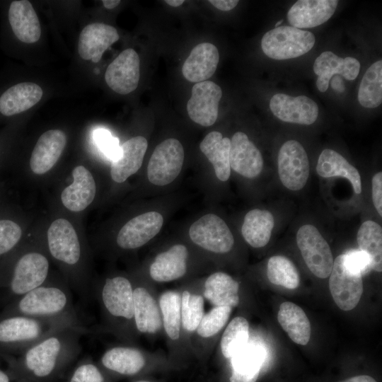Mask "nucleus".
<instances>
[{"label": "nucleus", "mask_w": 382, "mask_h": 382, "mask_svg": "<svg viewBox=\"0 0 382 382\" xmlns=\"http://www.w3.org/2000/svg\"><path fill=\"white\" fill-rule=\"evenodd\" d=\"M73 183L61 194L63 205L74 212H81L93 201L96 192L94 178L83 166H77L72 170Z\"/></svg>", "instance_id": "obj_24"}, {"label": "nucleus", "mask_w": 382, "mask_h": 382, "mask_svg": "<svg viewBox=\"0 0 382 382\" xmlns=\"http://www.w3.org/2000/svg\"><path fill=\"white\" fill-rule=\"evenodd\" d=\"M296 241L309 270L318 278L328 277L334 258L328 243L318 228L311 224L301 226L296 232Z\"/></svg>", "instance_id": "obj_7"}, {"label": "nucleus", "mask_w": 382, "mask_h": 382, "mask_svg": "<svg viewBox=\"0 0 382 382\" xmlns=\"http://www.w3.org/2000/svg\"><path fill=\"white\" fill-rule=\"evenodd\" d=\"M185 158L184 149L176 139H167L154 149L147 166L150 183L158 186L171 183L180 174Z\"/></svg>", "instance_id": "obj_10"}, {"label": "nucleus", "mask_w": 382, "mask_h": 382, "mask_svg": "<svg viewBox=\"0 0 382 382\" xmlns=\"http://www.w3.org/2000/svg\"><path fill=\"white\" fill-rule=\"evenodd\" d=\"M371 196L373 204L380 216H382V172H377L371 179Z\"/></svg>", "instance_id": "obj_47"}, {"label": "nucleus", "mask_w": 382, "mask_h": 382, "mask_svg": "<svg viewBox=\"0 0 382 382\" xmlns=\"http://www.w3.org/2000/svg\"><path fill=\"white\" fill-rule=\"evenodd\" d=\"M231 139L217 131L207 134L199 144L201 151L212 164L216 178L227 181L231 175L229 161Z\"/></svg>", "instance_id": "obj_30"}, {"label": "nucleus", "mask_w": 382, "mask_h": 382, "mask_svg": "<svg viewBox=\"0 0 382 382\" xmlns=\"http://www.w3.org/2000/svg\"><path fill=\"white\" fill-rule=\"evenodd\" d=\"M165 2L173 7H178L184 3V0H166Z\"/></svg>", "instance_id": "obj_52"}, {"label": "nucleus", "mask_w": 382, "mask_h": 382, "mask_svg": "<svg viewBox=\"0 0 382 382\" xmlns=\"http://www.w3.org/2000/svg\"><path fill=\"white\" fill-rule=\"evenodd\" d=\"M359 250L369 260L370 268L378 272L382 271V227L373 221L366 220L359 226L357 233Z\"/></svg>", "instance_id": "obj_35"}, {"label": "nucleus", "mask_w": 382, "mask_h": 382, "mask_svg": "<svg viewBox=\"0 0 382 382\" xmlns=\"http://www.w3.org/2000/svg\"><path fill=\"white\" fill-rule=\"evenodd\" d=\"M101 364L110 371L132 376L141 370L145 359L141 352L136 348L117 346L105 352L101 357Z\"/></svg>", "instance_id": "obj_33"}, {"label": "nucleus", "mask_w": 382, "mask_h": 382, "mask_svg": "<svg viewBox=\"0 0 382 382\" xmlns=\"http://www.w3.org/2000/svg\"><path fill=\"white\" fill-rule=\"evenodd\" d=\"M119 38L117 30L112 25L101 23L87 25L79 35V54L83 59L97 63Z\"/></svg>", "instance_id": "obj_18"}, {"label": "nucleus", "mask_w": 382, "mask_h": 382, "mask_svg": "<svg viewBox=\"0 0 382 382\" xmlns=\"http://www.w3.org/2000/svg\"><path fill=\"white\" fill-rule=\"evenodd\" d=\"M159 306L163 314V322L167 335L172 340L180 336L181 324V297L178 292L168 291L160 297Z\"/></svg>", "instance_id": "obj_40"}, {"label": "nucleus", "mask_w": 382, "mask_h": 382, "mask_svg": "<svg viewBox=\"0 0 382 382\" xmlns=\"http://www.w3.org/2000/svg\"><path fill=\"white\" fill-rule=\"evenodd\" d=\"M270 108L276 117L289 123L310 125L318 116L317 103L306 96L276 93L270 99Z\"/></svg>", "instance_id": "obj_15"}, {"label": "nucleus", "mask_w": 382, "mask_h": 382, "mask_svg": "<svg viewBox=\"0 0 382 382\" xmlns=\"http://www.w3.org/2000/svg\"><path fill=\"white\" fill-rule=\"evenodd\" d=\"M103 6L108 9H112L117 6L120 1V0H103L102 1Z\"/></svg>", "instance_id": "obj_51"}, {"label": "nucleus", "mask_w": 382, "mask_h": 382, "mask_svg": "<svg viewBox=\"0 0 382 382\" xmlns=\"http://www.w3.org/2000/svg\"><path fill=\"white\" fill-rule=\"evenodd\" d=\"M344 254L347 262L352 267L359 271L361 274L371 269L369 257L364 252L359 250H350Z\"/></svg>", "instance_id": "obj_46"}, {"label": "nucleus", "mask_w": 382, "mask_h": 382, "mask_svg": "<svg viewBox=\"0 0 382 382\" xmlns=\"http://www.w3.org/2000/svg\"><path fill=\"white\" fill-rule=\"evenodd\" d=\"M82 327L57 329L21 352L18 364L35 379H46L81 351Z\"/></svg>", "instance_id": "obj_1"}, {"label": "nucleus", "mask_w": 382, "mask_h": 382, "mask_svg": "<svg viewBox=\"0 0 382 382\" xmlns=\"http://www.w3.org/2000/svg\"><path fill=\"white\" fill-rule=\"evenodd\" d=\"M278 321L293 342L306 345L309 342L311 327L305 312L298 305L285 301L279 308Z\"/></svg>", "instance_id": "obj_31"}, {"label": "nucleus", "mask_w": 382, "mask_h": 382, "mask_svg": "<svg viewBox=\"0 0 382 382\" xmlns=\"http://www.w3.org/2000/svg\"><path fill=\"white\" fill-rule=\"evenodd\" d=\"M358 100L366 108L382 103V60H378L366 71L359 85Z\"/></svg>", "instance_id": "obj_37"}, {"label": "nucleus", "mask_w": 382, "mask_h": 382, "mask_svg": "<svg viewBox=\"0 0 382 382\" xmlns=\"http://www.w3.org/2000/svg\"><path fill=\"white\" fill-rule=\"evenodd\" d=\"M316 169L318 175L323 178L341 177L347 179L355 194L361 193V177L359 170L337 151L330 149L323 150Z\"/></svg>", "instance_id": "obj_27"}, {"label": "nucleus", "mask_w": 382, "mask_h": 382, "mask_svg": "<svg viewBox=\"0 0 382 382\" xmlns=\"http://www.w3.org/2000/svg\"><path fill=\"white\" fill-rule=\"evenodd\" d=\"M249 325L243 317L234 318L226 327L221 340V349L226 358H231L248 342Z\"/></svg>", "instance_id": "obj_39"}, {"label": "nucleus", "mask_w": 382, "mask_h": 382, "mask_svg": "<svg viewBox=\"0 0 382 382\" xmlns=\"http://www.w3.org/2000/svg\"><path fill=\"white\" fill-rule=\"evenodd\" d=\"M50 263L42 253L26 251L11 263L8 272L0 277V286L7 288L13 301L42 284L49 274Z\"/></svg>", "instance_id": "obj_4"}, {"label": "nucleus", "mask_w": 382, "mask_h": 382, "mask_svg": "<svg viewBox=\"0 0 382 382\" xmlns=\"http://www.w3.org/2000/svg\"><path fill=\"white\" fill-rule=\"evenodd\" d=\"M140 78V60L137 52L128 48L123 50L108 66L105 80L108 86L120 94L134 91Z\"/></svg>", "instance_id": "obj_14"}, {"label": "nucleus", "mask_w": 382, "mask_h": 382, "mask_svg": "<svg viewBox=\"0 0 382 382\" xmlns=\"http://www.w3.org/2000/svg\"><path fill=\"white\" fill-rule=\"evenodd\" d=\"M0 382H10L8 376L0 369Z\"/></svg>", "instance_id": "obj_53"}, {"label": "nucleus", "mask_w": 382, "mask_h": 382, "mask_svg": "<svg viewBox=\"0 0 382 382\" xmlns=\"http://www.w3.org/2000/svg\"><path fill=\"white\" fill-rule=\"evenodd\" d=\"M316 42L314 35L293 26H279L267 31L261 40L265 55L283 60L300 57L309 52Z\"/></svg>", "instance_id": "obj_5"}, {"label": "nucleus", "mask_w": 382, "mask_h": 382, "mask_svg": "<svg viewBox=\"0 0 382 382\" xmlns=\"http://www.w3.org/2000/svg\"><path fill=\"white\" fill-rule=\"evenodd\" d=\"M69 382H104V378L93 363L86 361L75 369Z\"/></svg>", "instance_id": "obj_45"}, {"label": "nucleus", "mask_w": 382, "mask_h": 382, "mask_svg": "<svg viewBox=\"0 0 382 382\" xmlns=\"http://www.w3.org/2000/svg\"><path fill=\"white\" fill-rule=\"evenodd\" d=\"M219 61V51L209 42H202L195 47L185 59L182 68L183 76L190 82H202L215 72Z\"/></svg>", "instance_id": "obj_26"}, {"label": "nucleus", "mask_w": 382, "mask_h": 382, "mask_svg": "<svg viewBox=\"0 0 382 382\" xmlns=\"http://www.w3.org/2000/svg\"><path fill=\"white\" fill-rule=\"evenodd\" d=\"M136 382H149V381H136Z\"/></svg>", "instance_id": "obj_55"}, {"label": "nucleus", "mask_w": 382, "mask_h": 382, "mask_svg": "<svg viewBox=\"0 0 382 382\" xmlns=\"http://www.w3.org/2000/svg\"><path fill=\"white\" fill-rule=\"evenodd\" d=\"M331 85L332 88L337 91L343 92L345 91V86L343 81L340 78L337 76L335 77L332 79Z\"/></svg>", "instance_id": "obj_50"}, {"label": "nucleus", "mask_w": 382, "mask_h": 382, "mask_svg": "<svg viewBox=\"0 0 382 382\" xmlns=\"http://www.w3.org/2000/svg\"><path fill=\"white\" fill-rule=\"evenodd\" d=\"M190 239L202 248L216 253L229 252L234 244L233 236L226 223L214 214H207L190 227Z\"/></svg>", "instance_id": "obj_11"}, {"label": "nucleus", "mask_w": 382, "mask_h": 382, "mask_svg": "<svg viewBox=\"0 0 382 382\" xmlns=\"http://www.w3.org/2000/svg\"><path fill=\"white\" fill-rule=\"evenodd\" d=\"M229 161L231 169L250 179L261 173L264 163L260 150L247 134L242 132H236L232 136Z\"/></svg>", "instance_id": "obj_17"}, {"label": "nucleus", "mask_w": 382, "mask_h": 382, "mask_svg": "<svg viewBox=\"0 0 382 382\" xmlns=\"http://www.w3.org/2000/svg\"><path fill=\"white\" fill-rule=\"evenodd\" d=\"M100 298L105 311L110 317L127 321L134 318L133 288L126 277L116 276L105 279Z\"/></svg>", "instance_id": "obj_12"}, {"label": "nucleus", "mask_w": 382, "mask_h": 382, "mask_svg": "<svg viewBox=\"0 0 382 382\" xmlns=\"http://www.w3.org/2000/svg\"><path fill=\"white\" fill-rule=\"evenodd\" d=\"M64 327L76 326L59 320L3 315L0 318V351L21 352L52 332Z\"/></svg>", "instance_id": "obj_3"}, {"label": "nucleus", "mask_w": 382, "mask_h": 382, "mask_svg": "<svg viewBox=\"0 0 382 382\" xmlns=\"http://www.w3.org/2000/svg\"><path fill=\"white\" fill-rule=\"evenodd\" d=\"M7 20L11 32L19 41L30 44L39 40L40 23L29 1H11L8 6Z\"/></svg>", "instance_id": "obj_19"}, {"label": "nucleus", "mask_w": 382, "mask_h": 382, "mask_svg": "<svg viewBox=\"0 0 382 382\" xmlns=\"http://www.w3.org/2000/svg\"><path fill=\"white\" fill-rule=\"evenodd\" d=\"M267 276L272 284L289 289L297 288L300 283L297 268L290 259L284 255L270 257L267 265Z\"/></svg>", "instance_id": "obj_38"}, {"label": "nucleus", "mask_w": 382, "mask_h": 382, "mask_svg": "<svg viewBox=\"0 0 382 382\" xmlns=\"http://www.w3.org/2000/svg\"><path fill=\"white\" fill-rule=\"evenodd\" d=\"M188 251L181 244L172 246L158 254L149 269L151 277L156 282H170L183 277L187 270Z\"/></svg>", "instance_id": "obj_28"}, {"label": "nucleus", "mask_w": 382, "mask_h": 382, "mask_svg": "<svg viewBox=\"0 0 382 382\" xmlns=\"http://www.w3.org/2000/svg\"><path fill=\"white\" fill-rule=\"evenodd\" d=\"M277 172L281 183L287 190L299 191L310 175V163L302 144L296 140L285 141L277 155Z\"/></svg>", "instance_id": "obj_9"}, {"label": "nucleus", "mask_w": 382, "mask_h": 382, "mask_svg": "<svg viewBox=\"0 0 382 382\" xmlns=\"http://www.w3.org/2000/svg\"><path fill=\"white\" fill-rule=\"evenodd\" d=\"M231 313V307H214L202 317L197 328V334L203 337H209L216 335L225 325Z\"/></svg>", "instance_id": "obj_42"}, {"label": "nucleus", "mask_w": 382, "mask_h": 382, "mask_svg": "<svg viewBox=\"0 0 382 382\" xmlns=\"http://www.w3.org/2000/svg\"><path fill=\"white\" fill-rule=\"evenodd\" d=\"M163 224V216L157 212L137 215L121 228L116 243L120 248L125 250L141 247L158 233Z\"/></svg>", "instance_id": "obj_16"}, {"label": "nucleus", "mask_w": 382, "mask_h": 382, "mask_svg": "<svg viewBox=\"0 0 382 382\" xmlns=\"http://www.w3.org/2000/svg\"><path fill=\"white\" fill-rule=\"evenodd\" d=\"M340 382H377L374 378L368 375L353 376Z\"/></svg>", "instance_id": "obj_49"}, {"label": "nucleus", "mask_w": 382, "mask_h": 382, "mask_svg": "<svg viewBox=\"0 0 382 382\" xmlns=\"http://www.w3.org/2000/svg\"><path fill=\"white\" fill-rule=\"evenodd\" d=\"M1 144H0V153H1Z\"/></svg>", "instance_id": "obj_56"}, {"label": "nucleus", "mask_w": 382, "mask_h": 382, "mask_svg": "<svg viewBox=\"0 0 382 382\" xmlns=\"http://www.w3.org/2000/svg\"><path fill=\"white\" fill-rule=\"evenodd\" d=\"M134 318L141 332L154 333L161 327L162 319L155 299L143 287L133 289Z\"/></svg>", "instance_id": "obj_32"}, {"label": "nucleus", "mask_w": 382, "mask_h": 382, "mask_svg": "<svg viewBox=\"0 0 382 382\" xmlns=\"http://www.w3.org/2000/svg\"><path fill=\"white\" fill-rule=\"evenodd\" d=\"M66 144V134L60 129H50L42 134L30 158V167L33 173L42 175L52 169L60 158Z\"/></svg>", "instance_id": "obj_20"}, {"label": "nucleus", "mask_w": 382, "mask_h": 382, "mask_svg": "<svg viewBox=\"0 0 382 382\" xmlns=\"http://www.w3.org/2000/svg\"><path fill=\"white\" fill-rule=\"evenodd\" d=\"M22 234V228L17 222L11 219H0V257L8 255L17 246Z\"/></svg>", "instance_id": "obj_43"}, {"label": "nucleus", "mask_w": 382, "mask_h": 382, "mask_svg": "<svg viewBox=\"0 0 382 382\" xmlns=\"http://www.w3.org/2000/svg\"><path fill=\"white\" fill-rule=\"evenodd\" d=\"M3 315H23L33 318L66 321L83 327L74 308L71 294L64 284L40 286L13 301Z\"/></svg>", "instance_id": "obj_2"}, {"label": "nucleus", "mask_w": 382, "mask_h": 382, "mask_svg": "<svg viewBox=\"0 0 382 382\" xmlns=\"http://www.w3.org/2000/svg\"><path fill=\"white\" fill-rule=\"evenodd\" d=\"M94 139L99 149L111 161L117 156L120 151L119 140L109 131L105 129H96L94 132Z\"/></svg>", "instance_id": "obj_44"}, {"label": "nucleus", "mask_w": 382, "mask_h": 382, "mask_svg": "<svg viewBox=\"0 0 382 382\" xmlns=\"http://www.w3.org/2000/svg\"><path fill=\"white\" fill-rule=\"evenodd\" d=\"M47 242L52 257L70 270L76 269L77 273L78 267L83 261V252L78 235L72 224L65 219L54 220L47 231ZM78 278L80 286L79 295L83 297L79 275Z\"/></svg>", "instance_id": "obj_6"}, {"label": "nucleus", "mask_w": 382, "mask_h": 382, "mask_svg": "<svg viewBox=\"0 0 382 382\" xmlns=\"http://www.w3.org/2000/svg\"><path fill=\"white\" fill-rule=\"evenodd\" d=\"M203 316V297L184 291L181 298V323L183 328L188 331L197 330Z\"/></svg>", "instance_id": "obj_41"}, {"label": "nucleus", "mask_w": 382, "mask_h": 382, "mask_svg": "<svg viewBox=\"0 0 382 382\" xmlns=\"http://www.w3.org/2000/svg\"><path fill=\"white\" fill-rule=\"evenodd\" d=\"M148 142L145 137L137 136L120 146L117 156L112 160L110 175L118 183L125 182L141 168Z\"/></svg>", "instance_id": "obj_23"}, {"label": "nucleus", "mask_w": 382, "mask_h": 382, "mask_svg": "<svg viewBox=\"0 0 382 382\" xmlns=\"http://www.w3.org/2000/svg\"><path fill=\"white\" fill-rule=\"evenodd\" d=\"M222 96L220 86L211 81L196 83L187 103L189 117L195 122L209 127L216 120Z\"/></svg>", "instance_id": "obj_13"}, {"label": "nucleus", "mask_w": 382, "mask_h": 382, "mask_svg": "<svg viewBox=\"0 0 382 382\" xmlns=\"http://www.w3.org/2000/svg\"><path fill=\"white\" fill-rule=\"evenodd\" d=\"M204 297L216 306L235 307L239 303L238 283L225 272H217L206 280Z\"/></svg>", "instance_id": "obj_34"}, {"label": "nucleus", "mask_w": 382, "mask_h": 382, "mask_svg": "<svg viewBox=\"0 0 382 382\" xmlns=\"http://www.w3.org/2000/svg\"><path fill=\"white\" fill-rule=\"evenodd\" d=\"M337 4V0H299L289 10L287 19L299 29L316 27L332 17Z\"/></svg>", "instance_id": "obj_22"}, {"label": "nucleus", "mask_w": 382, "mask_h": 382, "mask_svg": "<svg viewBox=\"0 0 382 382\" xmlns=\"http://www.w3.org/2000/svg\"><path fill=\"white\" fill-rule=\"evenodd\" d=\"M209 2L216 8L228 11L236 7L238 3V0H209Z\"/></svg>", "instance_id": "obj_48"}, {"label": "nucleus", "mask_w": 382, "mask_h": 382, "mask_svg": "<svg viewBox=\"0 0 382 382\" xmlns=\"http://www.w3.org/2000/svg\"><path fill=\"white\" fill-rule=\"evenodd\" d=\"M360 66L359 62L354 57L342 58L332 52H323L313 64V71L318 76L316 86L319 91L325 92L335 74H340L349 81L354 80L359 75Z\"/></svg>", "instance_id": "obj_21"}, {"label": "nucleus", "mask_w": 382, "mask_h": 382, "mask_svg": "<svg viewBox=\"0 0 382 382\" xmlns=\"http://www.w3.org/2000/svg\"><path fill=\"white\" fill-rule=\"evenodd\" d=\"M42 90L32 82H20L5 88L0 93V115L10 117L36 105L42 98Z\"/></svg>", "instance_id": "obj_25"}, {"label": "nucleus", "mask_w": 382, "mask_h": 382, "mask_svg": "<svg viewBox=\"0 0 382 382\" xmlns=\"http://www.w3.org/2000/svg\"><path fill=\"white\" fill-rule=\"evenodd\" d=\"M328 284L332 297L341 310L351 311L357 306L363 293L362 274L347 262L344 253L334 260Z\"/></svg>", "instance_id": "obj_8"}, {"label": "nucleus", "mask_w": 382, "mask_h": 382, "mask_svg": "<svg viewBox=\"0 0 382 382\" xmlns=\"http://www.w3.org/2000/svg\"><path fill=\"white\" fill-rule=\"evenodd\" d=\"M274 217L267 209H253L246 213L241 226L244 240L250 246L259 248L270 241L274 227Z\"/></svg>", "instance_id": "obj_29"}, {"label": "nucleus", "mask_w": 382, "mask_h": 382, "mask_svg": "<svg viewBox=\"0 0 382 382\" xmlns=\"http://www.w3.org/2000/svg\"><path fill=\"white\" fill-rule=\"evenodd\" d=\"M283 22V20H280L279 21L277 22L275 24V28L279 27V25Z\"/></svg>", "instance_id": "obj_54"}, {"label": "nucleus", "mask_w": 382, "mask_h": 382, "mask_svg": "<svg viewBox=\"0 0 382 382\" xmlns=\"http://www.w3.org/2000/svg\"><path fill=\"white\" fill-rule=\"evenodd\" d=\"M232 358L230 382H256L263 362V352L256 346H245Z\"/></svg>", "instance_id": "obj_36"}]
</instances>
